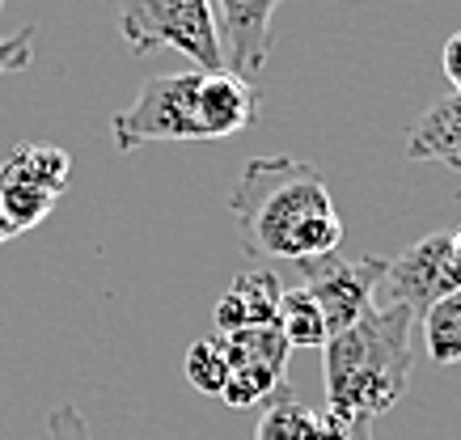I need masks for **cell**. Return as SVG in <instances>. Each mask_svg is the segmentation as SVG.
I'll list each match as a JSON object with an SVG mask.
<instances>
[{
  "mask_svg": "<svg viewBox=\"0 0 461 440\" xmlns=\"http://www.w3.org/2000/svg\"><path fill=\"white\" fill-rule=\"evenodd\" d=\"M229 212L241 229V250L263 263H309L335 255L343 242L330 186L313 161L301 157H250L241 170Z\"/></svg>",
  "mask_w": 461,
  "mask_h": 440,
  "instance_id": "6da1fadb",
  "label": "cell"
},
{
  "mask_svg": "<svg viewBox=\"0 0 461 440\" xmlns=\"http://www.w3.org/2000/svg\"><path fill=\"white\" fill-rule=\"evenodd\" d=\"M415 313L406 305H373L356 327L339 330L321 347L326 411L348 424H373L411 394L415 364Z\"/></svg>",
  "mask_w": 461,
  "mask_h": 440,
  "instance_id": "7a4b0ae2",
  "label": "cell"
},
{
  "mask_svg": "<svg viewBox=\"0 0 461 440\" xmlns=\"http://www.w3.org/2000/svg\"><path fill=\"white\" fill-rule=\"evenodd\" d=\"M119 34L136 56L169 47L191 59L199 72H229L212 0H123Z\"/></svg>",
  "mask_w": 461,
  "mask_h": 440,
  "instance_id": "3957f363",
  "label": "cell"
},
{
  "mask_svg": "<svg viewBox=\"0 0 461 440\" xmlns=\"http://www.w3.org/2000/svg\"><path fill=\"white\" fill-rule=\"evenodd\" d=\"M199 85L203 72H169L149 76L131 106L111 114V140L119 153H136L140 144L169 140H203L199 123Z\"/></svg>",
  "mask_w": 461,
  "mask_h": 440,
  "instance_id": "277c9868",
  "label": "cell"
},
{
  "mask_svg": "<svg viewBox=\"0 0 461 440\" xmlns=\"http://www.w3.org/2000/svg\"><path fill=\"white\" fill-rule=\"evenodd\" d=\"M385 263H390V258H343L339 250L335 255L309 258V263H296L301 288L318 301L330 335L356 327L364 313L377 305V288H381V275H385Z\"/></svg>",
  "mask_w": 461,
  "mask_h": 440,
  "instance_id": "5b68a950",
  "label": "cell"
},
{
  "mask_svg": "<svg viewBox=\"0 0 461 440\" xmlns=\"http://www.w3.org/2000/svg\"><path fill=\"white\" fill-rule=\"evenodd\" d=\"M461 288V267L453 255V233H428L411 246L406 255L385 263L377 288V305H406V310L423 318L440 297Z\"/></svg>",
  "mask_w": 461,
  "mask_h": 440,
  "instance_id": "8992f818",
  "label": "cell"
},
{
  "mask_svg": "<svg viewBox=\"0 0 461 440\" xmlns=\"http://www.w3.org/2000/svg\"><path fill=\"white\" fill-rule=\"evenodd\" d=\"M280 0H212L216 30H221L224 64L233 76L250 81L254 72H263L271 56V22H276Z\"/></svg>",
  "mask_w": 461,
  "mask_h": 440,
  "instance_id": "52a82bcc",
  "label": "cell"
},
{
  "mask_svg": "<svg viewBox=\"0 0 461 440\" xmlns=\"http://www.w3.org/2000/svg\"><path fill=\"white\" fill-rule=\"evenodd\" d=\"M280 301H284L280 271H267V267L238 271V275H233V284L224 288L221 301H216V310H212L216 335L276 322V318H280Z\"/></svg>",
  "mask_w": 461,
  "mask_h": 440,
  "instance_id": "ba28073f",
  "label": "cell"
},
{
  "mask_svg": "<svg viewBox=\"0 0 461 440\" xmlns=\"http://www.w3.org/2000/svg\"><path fill=\"white\" fill-rule=\"evenodd\" d=\"M263 94L233 72H203L199 85V123H203V140H229L246 131L258 119Z\"/></svg>",
  "mask_w": 461,
  "mask_h": 440,
  "instance_id": "9c48e42d",
  "label": "cell"
},
{
  "mask_svg": "<svg viewBox=\"0 0 461 440\" xmlns=\"http://www.w3.org/2000/svg\"><path fill=\"white\" fill-rule=\"evenodd\" d=\"M406 161H440L445 170H461V94L432 102L406 131Z\"/></svg>",
  "mask_w": 461,
  "mask_h": 440,
  "instance_id": "30bf717a",
  "label": "cell"
},
{
  "mask_svg": "<svg viewBox=\"0 0 461 440\" xmlns=\"http://www.w3.org/2000/svg\"><path fill=\"white\" fill-rule=\"evenodd\" d=\"M221 347H224V355H229V369L258 364V369L288 373V355H293V343L284 339L280 322H267V327H246V330H229V335H221Z\"/></svg>",
  "mask_w": 461,
  "mask_h": 440,
  "instance_id": "8fae6325",
  "label": "cell"
},
{
  "mask_svg": "<svg viewBox=\"0 0 461 440\" xmlns=\"http://www.w3.org/2000/svg\"><path fill=\"white\" fill-rule=\"evenodd\" d=\"M0 174L64 195L72 183V157L64 148H56V144H17L14 153L0 161Z\"/></svg>",
  "mask_w": 461,
  "mask_h": 440,
  "instance_id": "7c38bea8",
  "label": "cell"
},
{
  "mask_svg": "<svg viewBox=\"0 0 461 440\" xmlns=\"http://www.w3.org/2000/svg\"><path fill=\"white\" fill-rule=\"evenodd\" d=\"M423 322V347L440 369L461 364V288L448 292L420 318Z\"/></svg>",
  "mask_w": 461,
  "mask_h": 440,
  "instance_id": "4fadbf2b",
  "label": "cell"
},
{
  "mask_svg": "<svg viewBox=\"0 0 461 440\" xmlns=\"http://www.w3.org/2000/svg\"><path fill=\"white\" fill-rule=\"evenodd\" d=\"M276 322H280L284 339L293 343V347H326V339H330V327L321 318L318 301L309 297L305 288H284L280 318Z\"/></svg>",
  "mask_w": 461,
  "mask_h": 440,
  "instance_id": "5bb4252c",
  "label": "cell"
},
{
  "mask_svg": "<svg viewBox=\"0 0 461 440\" xmlns=\"http://www.w3.org/2000/svg\"><path fill=\"white\" fill-rule=\"evenodd\" d=\"M56 191H47V186H34V183H22V178H9V174H0V212L5 220L14 225V233H26V229L42 225L51 208H56Z\"/></svg>",
  "mask_w": 461,
  "mask_h": 440,
  "instance_id": "9a60e30c",
  "label": "cell"
},
{
  "mask_svg": "<svg viewBox=\"0 0 461 440\" xmlns=\"http://www.w3.org/2000/svg\"><path fill=\"white\" fill-rule=\"evenodd\" d=\"M284 373L276 369H258V364H246V369H233L229 382L221 390V402L229 411H250V407H263L284 390Z\"/></svg>",
  "mask_w": 461,
  "mask_h": 440,
  "instance_id": "2e32d148",
  "label": "cell"
},
{
  "mask_svg": "<svg viewBox=\"0 0 461 440\" xmlns=\"http://www.w3.org/2000/svg\"><path fill=\"white\" fill-rule=\"evenodd\" d=\"M186 382H191V390H199V394L208 398H221L224 382H229V355H224L221 347V335H212V339H195L191 347H186Z\"/></svg>",
  "mask_w": 461,
  "mask_h": 440,
  "instance_id": "e0dca14e",
  "label": "cell"
},
{
  "mask_svg": "<svg viewBox=\"0 0 461 440\" xmlns=\"http://www.w3.org/2000/svg\"><path fill=\"white\" fill-rule=\"evenodd\" d=\"M309 419H313V411L301 407L293 390L284 385L280 394L267 402L263 419L254 427V440H309Z\"/></svg>",
  "mask_w": 461,
  "mask_h": 440,
  "instance_id": "ac0fdd59",
  "label": "cell"
},
{
  "mask_svg": "<svg viewBox=\"0 0 461 440\" xmlns=\"http://www.w3.org/2000/svg\"><path fill=\"white\" fill-rule=\"evenodd\" d=\"M47 440H94V432L85 424V415L64 402V407H51V415H47Z\"/></svg>",
  "mask_w": 461,
  "mask_h": 440,
  "instance_id": "d6986e66",
  "label": "cell"
},
{
  "mask_svg": "<svg viewBox=\"0 0 461 440\" xmlns=\"http://www.w3.org/2000/svg\"><path fill=\"white\" fill-rule=\"evenodd\" d=\"M30 51H34V30H17V34H0V76L5 72L30 68Z\"/></svg>",
  "mask_w": 461,
  "mask_h": 440,
  "instance_id": "ffe728a7",
  "label": "cell"
},
{
  "mask_svg": "<svg viewBox=\"0 0 461 440\" xmlns=\"http://www.w3.org/2000/svg\"><path fill=\"white\" fill-rule=\"evenodd\" d=\"M351 436V424L343 419V415L335 411H313V419H309V440H348Z\"/></svg>",
  "mask_w": 461,
  "mask_h": 440,
  "instance_id": "44dd1931",
  "label": "cell"
},
{
  "mask_svg": "<svg viewBox=\"0 0 461 440\" xmlns=\"http://www.w3.org/2000/svg\"><path fill=\"white\" fill-rule=\"evenodd\" d=\"M440 68H445V76L453 81V94H461V30L448 34L445 51H440Z\"/></svg>",
  "mask_w": 461,
  "mask_h": 440,
  "instance_id": "7402d4cb",
  "label": "cell"
},
{
  "mask_svg": "<svg viewBox=\"0 0 461 440\" xmlns=\"http://www.w3.org/2000/svg\"><path fill=\"white\" fill-rule=\"evenodd\" d=\"M348 440H373V424H351V436Z\"/></svg>",
  "mask_w": 461,
  "mask_h": 440,
  "instance_id": "603a6c76",
  "label": "cell"
},
{
  "mask_svg": "<svg viewBox=\"0 0 461 440\" xmlns=\"http://www.w3.org/2000/svg\"><path fill=\"white\" fill-rule=\"evenodd\" d=\"M9 238H17V233H14V225H9V220H5V212H0V246L9 242Z\"/></svg>",
  "mask_w": 461,
  "mask_h": 440,
  "instance_id": "cb8c5ba5",
  "label": "cell"
},
{
  "mask_svg": "<svg viewBox=\"0 0 461 440\" xmlns=\"http://www.w3.org/2000/svg\"><path fill=\"white\" fill-rule=\"evenodd\" d=\"M453 255H457V267H461V229L453 233Z\"/></svg>",
  "mask_w": 461,
  "mask_h": 440,
  "instance_id": "d4e9b609",
  "label": "cell"
},
{
  "mask_svg": "<svg viewBox=\"0 0 461 440\" xmlns=\"http://www.w3.org/2000/svg\"><path fill=\"white\" fill-rule=\"evenodd\" d=\"M0 9H5V0H0Z\"/></svg>",
  "mask_w": 461,
  "mask_h": 440,
  "instance_id": "484cf974",
  "label": "cell"
}]
</instances>
